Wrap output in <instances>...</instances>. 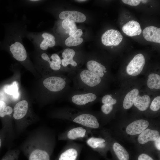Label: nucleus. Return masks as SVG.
Wrapping results in <instances>:
<instances>
[{"mask_svg": "<svg viewBox=\"0 0 160 160\" xmlns=\"http://www.w3.org/2000/svg\"><path fill=\"white\" fill-rule=\"evenodd\" d=\"M29 143L24 149L28 160H51L55 144V137L44 133Z\"/></svg>", "mask_w": 160, "mask_h": 160, "instance_id": "1", "label": "nucleus"}, {"mask_svg": "<svg viewBox=\"0 0 160 160\" xmlns=\"http://www.w3.org/2000/svg\"><path fill=\"white\" fill-rule=\"evenodd\" d=\"M58 118L71 121L89 129H96L100 124L97 118L88 112L68 107H63L59 111Z\"/></svg>", "mask_w": 160, "mask_h": 160, "instance_id": "2", "label": "nucleus"}, {"mask_svg": "<svg viewBox=\"0 0 160 160\" xmlns=\"http://www.w3.org/2000/svg\"><path fill=\"white\" fill-rule=\"evenodd\" d=\"M68 73V76L73 83L72 89L74 91L91 92V89L101 81V78L87 69H79Z\"/></svg>", "mask_w": 160, "mask_h": 160, "instance_id": "3", "label": "nucleus"}, {"mask_svg": "<svg viewBox=\"0 0 160 160\" xmlns=\"http://www.w3.org/2000/svg\"><path fill=\"white\" fill-rule=\"evenodd\" d=\"M66 97L71 103L85 110H88V106L97 98L96 95L92 92H81L73 89Z\"/></svg>", "mask_w": 160, "mask_h": 160, "instance_id": "4", "label": "nucleus"}, {"mask_svg": "<svg viewBox=\"0 0 160 160\" xmlns=\"http://www.w3.org/2000/svg\"><path fill=\"white\" fill-rule=\"evenodd\" d=\"M89 129L80 125L73 127L59 135L58 140L67 141L85 140L88 137Z\"/></svg>", "mask_w": 160, "mask_h": 160, "instance_id": "5", "label": "nucleus"}, {"mask_svg": "<svg viewBox=\"0 0 160 160\" xmlns=\"http://www.w3.org/2000/svg\"><path fill=\"white\" fill-rule=\"evenodd\" d=\"M83 147L82 144L74 141H68L57 160H78Z\"/></svg>", "mask_w": 160, "mask_h": 160, "instance_id": "6", "label": "nucleus"}, {"mask_svg": "<svg viewBox=\"0 0 160 160\" xmlns=\"http://www.w3.org/2000/svg\"><path fill=\"white\" fill-rule=\"evenodd\" d=\"M75 54V51L72 49H66L63 51L61 65L65 72L68 73L80 69L78 63L73 59Z\"/></svg>", "mask_w": 160, "mask_h": 160, "instance_id": "7", "label": "nucleus"}, {"mask_svg": "<svg viewBox=\"0 0 160 160\" xmlns=\"http://www.w3.org/2000/svg\"><path fill=\"white\" fill-rule=\"evenodd\" d=\"M145 64L144 56L139 53L136 55L127 67L126 71L129 75L136 76L142 71Z\"/></svg>", "mask_w": 160, "mask_h": 160, "instance_id": "8", "label": "nucleus"}, {"mask_svg": "<svg viewBox=\"0 0 160 160\" xmlns=\"http://www.w3.org/2000/svg\"><path fill=\"white\" fill-rule=\"evenodd\" d=\"M123 38V36L119 31L111 29L107 31L103 34L101 41L106 46H116L119 44Z\"/></svg>", "mask_w": 160, "mask_h": 160, "instance_id": "9", "label": "nucleus"}, {"mask_svg": "<svg viewBox=\"0 0 160 160\" xmlns=\"http://www.w3.org/2000/svg\"><path fill=\"white\" fill-rule=\"evenodd\" d=\"M9 50L13 57L17 60L23 61L27 57L26 50L20 41L15 40L11 44Z\"/></svg>", "mask_w": 160, "mask_h": 160, "instance_id": "10", "label": "nucleus"}, {"mask_svg": "<svg viewBox=\"0 0 160 160\" xmlns=\"http://www.w3.org/2000/svg\"><path fill=\"white\" fill-rule=\"evenodd\" d=\"M149 125V122L145 120H136L127 126L126 132L127 134L130 135L139 134L147 129Z\"/></svg>", "mask_w": 160, "mask_h": 160, "instance_id": "11", "label": "nucleus"}, {"mask_svg": "<svg viewBox=\"0 0 160 160\" xmlns=\"http://www.w3.org/2000/svg\"><path fill=\"white\" fill-rule=\"evenodd\" d=\"M41 57L43 60L48 63L49 67L52 70L64 73V69L62 67L60 57L58 54L54 53L49 57L46 53H43L41 54Z\"/></svg>", "mask_w": 160, "mask_h": 160, "instance_id": "12", "label": "nucleus"}, {"mask_svg": "<svg viewBox=\"0 0 160 160\" xmlns=\"http://www.w3.org/2000/svg\"><path fill=\"white\" fill-rule=\"evenodd\" d=\"M59 17L61 20H68L75 23H82L86 19V16L83 13L74 10L62 11L59 14Z\"/></svg>", "mask_w": 160, "mask_h": 160, "instance_id": "13", "label": "nucleus"}, {"mask_svg": "<svg viewBox=\"0 0 160 160\" xmlns=\"http://www.w3.org/2000/svg\"><path fill=\"white\" fill-rule=\"evenodd\" d=\"M143 37L146 41L160 43V28L154 26L146 27L143 31Z\"/></svg>", "mask_w": 160, "mask_h": 160, "instance_id": "14", "label": "nucleus"}, {"mask_svg": "<svg viewBox=\"0 0 160 160\" xmlns=\"http://www.w3.org/2000/svg\"><path fill=\"white\" fill-rule=\"evenodd\" d=\"M122 30L126 35L130 37L140 35L142 32L139 23L133 20L129 21L124 25Z\"/></svg>", "mask_w": 160, "mask_h": 160, "instance_id": "15", "label": "nucleus"}, {"mask_svg": "<svg viewBox=\"0 0 160 160\" xmlns=\"http://www.w3.org/2000/svg\"><path fill=\"white\" fill-rule=\"evenodd\" d=\"M28 108V104L26 100H23L18 102L13 108L14 118L16 120L22 119L26 114Z\"/></svg>", "mask_w": 160, "mask_h": 160, "instance_id": "16", "label": "nucleus"}, {"mask_svg": "<svg viewBox=\"0 0 160 160\" xmlns=\"http://www.w3.org/2000/svg\"><path fill=\"white\" fill-rule=\"evenodd\" d=\"M87 69L97 75L100 78L103 77L105 74L107 73L105 66L97 61L90 60L86 63Z\"/></svg>", "mask_w": 160, "mask_h": 160, "instance_id": "17", "label": "nucleus"}, {"mask_svg": "<svg viewBox=\"0 0 160 160\" xmlns=\"http://www.w3.org/2000/svg\"><path fill=\"white\" fill-rule=\"evenodd\" d=\"M159 136V133L158 131L147 128L140 134L137 140L139 143L143 144L150 141H154Z\"/></svg>", "mask_w": 160, "mask_h": 160, "instance_id": "18", "label": "nucleus"}, {"mask_svg": "<svg viewBox=\"0 0 160 160\" xmlns=\"http://www.w3.org/2000/svg\"><path fill=\"white\" fill-rule=\"evenodd\" d=\"M86 144L93 149L103 150L106 147L105 139L94 137H88L85 140Z\"/></svg>", "mask_w": 160, "mask_h": 160, "instance_id": "19", "label": "nucleus"}, {"mask_svg": "<svg viewBox=\"0 0 160 160\" xmlns=\"http://www.w3.org/2000/svg\"><path fill=\"white\" fill-rule=\"evenodd\" d=\"M43 39L39 43L40 48L43 50L47 49L49 47L54 46L56 44L55 37L52 34L47 32H44L41 35Z\"/></svg>", "mask_w": 160, "mask_h": 160, "instance_id": "20", "label": "nucleus"}, {"mask_svg": "<svg viewBox=\"0 0 160 160\" xmlns=\"http://www.w3.org/2000/svg\"><path fill=\"white\" fill-rule=\"evenodd\" d=\"M83 34V32L81 29H78L72 35L70 36L65 41V44L67 46H76L80 45L83 41L81 37Z\"/></svg>", "mask_w": 160, "mask_h": 160, "instance_id": "21", "label": "nucleus"}, {"mask_svg": "<svg viewBox=\"0 0 160 160\" xmlns=\"http://www.w3.org/2000/svg\"><path fill=\"white\" fill-rule=\"evenodd\" d=\"M150 102V97L145 95L142 96H137L134 100L133 104L139 110L144 111L148 108Z\"/></svg>", "mask_w": 160, "mask_h": 160, "instance_id": "22", "label": "nucleus"}, {"mask_svg": "<svg viewBox=\"0 0 160 160\" xmlns=\"http://www.w3.org/2000/svg\"><path fill=\"white\" fill-rule=\"evenodd\" d=\"M139 91L137 89H134L129 92L125 96L123 102L124 109H128L130 108L133 104L134 100L137 96Z\"/></svg>", "mask_w": 160, "mask_h": 160, "instance_id": "23", "label": "nucleus"}, {"mask_svg": "<svg viewBox=\"0 0 160 160\" xmlns=\"http://www.w3.org/2000/svg\"><path fill=\"white\" fill-rule=\"evenodd\" d=\"M113 151L119 160H129V155L128 152L120 144L115 143L113 145Z\"/></svg>", "mask_w": 160, "mask_h": 160, "instance_id": "24", "label": "nucleus"}, {"mask_svg": "<svg viewBox=\"0 0 160 160\" xmlns=\"http://www.w3.org/2000/svg\"><path fill=\"white\" fill-rule=\"evenodd\" d=\"M147 85L150 89H160V76L158 74L153 73L149 74L147 81Z\"/></svg>", "mask_w": 160, "mask_h": 160, "instance_id": "25", "label": "nucleus"}, {"mask_svg": "<svg viewBox=\"0 0 160 160\" xmlns=\"http://www.w3.org/2000/svg\"><path fill=\"white\" fill-rule=\"evenodd\" d=\"M4 90L7 94L12 95L15 100L17 99L19 96L18 84L16 81H14L10 85L6 86L4 87Z\"/></svg>", "mask_w": 160, "mask_h": 160, "instance_id": "26", "label": "nucleus"}, {"mask_svg": "<svg viewBox=\"0 0 160 160\" xmlns=\"http://www.w3.org/2000/svg\"><path fill=\"white\" fill-rule=\"evenodd\" d=\"M62 26L64 29L69 30L70 36L74 34L77 30L75 22L68 20H63L62 23Z\"/></svg>", "mask_w": 160, "mask_h": 160, "instance_id": "27", "label": "nucleus"}, {"mask_svg": "<svg viewBox=\"0 0 160 160\" xmlns=\"http://www.w3.org/2000/svg\"><path fill=\"white\" fill-rule=\"evenodd\" d=\"M13 111L12 108L7 105L4 101L0 100V117H4L7 115H10Z\"/></svg>", "mask_w": 160, "mask_h": 160, "instance_id": "28", "label": "nucleus"}, {"mask_svg": "<svg viewBox=\"0 0 160 160\" xmlns=\"http://www.w3.org/2000/svg\"><path fill=\"white\" fill-rule=\"evenodd\" d=\"M19 154L18 150H13L8 152L1 160H17Z\"/></svg>", "mask_w": 160, "mask_h": 160, "instance_id": "29", "label": "nucleus"}, {"mask_svg": "<svg viewBox=\"0 0 160 160\" xmlns=\"http://www.w3.org/2000/svg\"><path fill=\"white\" fill-rule=\"evenodd\" d=\"M151 109L154 111L159 110L160 108V96L156 97L153 100L151 105Z\"/></svg>", "mask_w": 160, "mask_h": 160, "instance_id": "30", "label": "nucleus"}, {"mask_svg": "<svg viewBox=\"0 0 160 160\" xmlns=\"http://www.w3.org/2000/svg\"><path fill=\"white\" fill-rule=\"evenodd\" d=\"M102 102L103 104L113 105L116 103V100L113 99L109 95H106L104 96L102 99Z\"/></svg>", "mask_w": 160, "mask_h": 160, "instance_id": "31", "label": "nucleus"}, {"mask_svg": "<svg viewBox=\"0 0 160 160\" xmlns=\"http://www.w3.org/2000/svg\"><path fill=\"white\" fill-rule=\"evenodd\" d=\"M113 105L107 104H103L101 107L102 112L105 114L110 113L113 110Z\"/></svg>", "mask_w": 160, "mask_h": 160, "instance_id": "32", "label": "nucleus"}, {"mask_svg": "<svg viewBox=\"0 0 160 160\" xmlns=\"http://www.w3.org/2000/svg\"><path fill=\"white\" fill-rule=\"evenodd\" d=\"M121 1L124 4L132 6H137L141 2L140 0H122Z\"/></svg>", "mask_w": 160, "mask_h": 160, "instance_id": "33", "label": "nucleus"}, {"mask_svg": "<svg viewBox=\"0 0 160 160\" xmlns=\"http://www.w3.org/2000/svg\"><path fill=\"white\" fill-rule=\"evenodd\" d=\"M138 160H153V159L148 155L142 153L139 156Z\"/></svg>", "mask_w": 160, "mask_h": 160, "instance_id": "34", "label": "nucleus"}, {"mask_svg": "<svg viewBox=\"0 0 160 160\" xmlns=\"http://www.w3.org/2000/svg\"><path fill=\"white\" fill-rule=\"evenodd\" d=\"M154 145L156 148L158 150H160V136L154 141Z\"/></svg>", "mask_w": 160, "mask_h": 160, "instance_id": "35", "label": "nucleus"}, {"mask_svg": "<svg viewBox=\"0 0 160 160\" xmlns=\"http://www.w3.org/2000/svg\"><path fill=\"white\" fill-rule=\"evenodd\" d=\"M148 1V0H141V2L142 3L144 4L147 3Z\"/></svg>", "mask_w": 160, "mask_h": 160, "instance_id": "36", "label": "nucleus"}, {"mask_svg": "<svg viewBox=\"0 0 160 160\" xmlns=\"http://www.w3.org/2000/svg\"><path fill=\"white\" fill-rule=\"evenodd\" d=\"M2 143V140L1 139L0 137V148H1Z\"/></svg>", "mask_w": 160, "mask_h": 160, "instance_id": "37", "label": "nucleus"}, {"mask_svg": "<svg viewBox=\"0 0 160 160\" xmlns=\"http://www.w3.org/2000/svg\"><path fill=\"white\" fill-rule=\"evenodd\" d=\"M76 1H79V2H83V1H87V0H76Z\"/></svg>", "mask_w": 160, "mask_h": 160, "instance_id": "38", "label": "nucleus"}, {"mask_svg": "<svg viewBox=\"0 0 160 160\" xmlns=\"http://www.w3.org/2000/svg\"><path fill=\"white\" fill-rule=\"evenodd\" d=\"M30 1H34V2H35V1H39V0H30Z\"/></svg>", "mask_w": 160, "mask_h": 160, "instance_id": "39", "label": "nucleus"}]
</instances>
